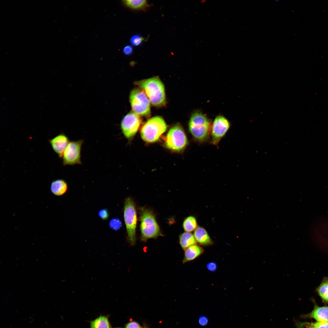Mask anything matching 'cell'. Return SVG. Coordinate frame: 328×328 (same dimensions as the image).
I'll return each instance as SVG.
<instances>
[{"label": "cell", "instance_id": "ffe728a7", "mask_svg": "<svg viewBox=\"0 0 328 328\" xmlns=\"http://www.w3.org/2000/svg\"><path fill=\"white\" fill-rule=\"evenodd\" d=\"M90 328H111V327L108 317L100 316L91 322Z\"/></svg>", "mask_w": 328, "mask_h": 328}, {"label": "cell", "instance_id": "ba28073f", "mask_svg": "<svg viewBox=\"0 0 328 328\" xmlns=\"http://www.w3.org/2000/svg\"><path fill=\"white\" fill-rule=\"evenodd\" d=\"M309 234L316 241L328 244V216L319 217L311 224Z\"/></svg>", "mask_w": 328, "mask_h": 328}, {"label": "cell", "instance_id": "2e32d148", "mask_svg": "<svg viewBox=\"0 0 328 328\" xmlns=\"http://www.w3.org/2000/svg\"><path fill=\"white\" fill-rule=\"evenodd\" d=\"M121 2L125 7L136 11H145L150 7L145 0H125L122 1Z\"/></svg>", "mask_w": 328, "mask_h": 328}, {"label": "cell", "instance_id": "1f68e13d", "mask_svg": "<svg viewBox=\"0 0 328 328\" xmlns=\"http://www.w3.org/2000/svg\"></svg>", "mask_w": 328, "mask_h": 328}, {"label": "cell", "instance_id": "9a60e30c", "mask_svg": "<svg viewBox=\"0 0 328 328\" xmlns=\"http://www.w3.org/2000/svg\"><path fill=\"white\" fill-rule=\"evenodd\" d=\"M184 251V256L182 261L183 264L195 260L203 253L204 250L201 246L196 244L188 247Z\"/></svg>", "mask_w": 328, "mask_h": 328}, {"label": "cell", "instance_id": "30bf717a", "mask_svg": "<svg viewBox=\"0 0 328 328\" xmlns=\"http://www.w3.org/2000/svg\"><path fill=\"white\" fill-rule=\"evenodd\" d=\"M141 122L139 116L133 111L125 115L121 124V129L125 137L128 139L133 137L138 131Z\"/></svg>", "mask_w": 328, "mask_h": 328}, {"label": "cell", "instance_id": "277c9868", "mask_svg": "<svg viewBox=\"0 0 328 328\" xmlns=\"http://www.w3.org/2000/svg\"><path fill=\"white\" fill-rule=\"evenodd\" d=\"M166 129L167 125L163 118L155 116L149 119L142 127L141 136L146 142H154L159 140Z\"/></svg>", "mask_w": 328, "mask_h": 328}, {"label": "cell", "instance_id": "f1b7e54d", "mask_svg": "<svg viewBox=\"0 0 328 328\" xmlns=\"http://www.w3.org/2000/svg\"><path fill=\"white\" fill-rule=\"evenodd\" d=\"M125 328H142L140 324L136 321H132L128 323Z\"/></svg>", "mask_w": 328, "mask_h": 328}, {"label": "cell", "instance_id": "4fadbf2b", "mask_svg": "<svg viewBox=\"0 0 328 328\" xmlns=\"http://www.w3.org/2000/svg\"><path fill=\"white\" fill-rule=\"evenodd\" d=\"M314 308L309 313L303 315L304 318H313L317 321L328 322V306H320L316 303L313 299Z\"/></svg>", "mask_w": 328, "mask_h": 328}, {"label": "cell", "instance_id": "484cf974", "mask_svg": "<svg viewBox=\"0 0 328 328\" xmlns=\"http://www.w3.org/2000/svg\"><path fill=\"white\" fill-rule=\"evenodd\" d=\"M209 320L207 316L201 315L199 316L198 319V323L200 326H205L209 323Z\"/></svg>", "mask_w": 328, "mask_h": 328}, {"label": "cell", "instance_id": "7c38bea8", "mask_svg": "<svg viewBox=\"0 0 328 328\" xmlns=\"http://www.w3.org/2000/svg\"><path fill=\"white\" fill-rule=\"evenodd\" d=\"M49 142L53 151L59 157L61 158L70 142L66 135L63 133H60L49 140Z\"/></svg>", "mask_w": 328, "mask_h": 328}, {"label": "cell", "instance_id": "52a82bcc", "mask_svg": "<svg viewBox=\"0 0 328 328\" xmlns=\"http://www.w3.org/2000/svg\"><path fill=\"white\" fill-rule=\"evenodd\" d=\"M129 100L133 111L138 115L149 117L151 114L150 101L145 92L141 89L132 90Z\"/></svg>", "mask_w": 328, "mask_h": 328}, {"label": "cell", "instance_id": "3957f363", "mask_svg": "<svg viewBox=\"0 0 328 328\" xmlns=\"http://www.w3.org/2000/svg\"><path fill=\"white\" fill-rule=\"evenodd\" d=\"M141 240L144 242L150 239L162 236L153 212L145 207L140 208Z\"/></svg>", "mask_w": 328, "mask_h": 328}, {"label": "cell", "instance_id": "5bb4252c", "mask_svg": "<svg viewBox=\"0 0 328 328\" xmlns=\"http://www.w3.org/2000/svg\"><path fill=\"white\" fill-rule=\"evenodd\" d=\"M193 234L197 243L200 245L206 247L214 244L213 241L203 227H198L194 231Z\"/></svg>", "mask_w": 328, "mask_h": 328}, {"label": "cell", "instance_id": "d4e9b609", "mask_svg": "<svg viewBox=\"0 0 328 328\" xmlns=\"http://www.w3.org/2000/svg\"><path fill=\"white\" fill-rule=\"evenodd\" d=\"M98 215L100 218L103 220H107L109 217V213L107 209H102L99 210Z\"/></svg>", "mask_w": 328, "mask_h": 328}, {"label": "cell", "instance_id": "44dd1931", "mask_svg": "<svg viewBox=\"0 0 328 328\" xmlns=\"http://www.w3.org/2000/svg\"><path fill=\"white\" fill-rule=\"evenodd\" d=\"M198 227L197 220L193 216L186 217L183 223V227L185 232H191L194 231Z\"/></svg>", "mask_w": 328, "mask_h": 328}, {"label": "cell", "instance_id": "4316f807", "mask_svg": "<svg viewBox=\"0 0 328 328\" xmlns=\"http://www.w3.org/2000/svg\"><path fill=\"white\" fill-rule=\"evenodd\" d=\"M207 269L210 272H214L217 270V263L214 261L207 263L206 265Z\"/></svg>", "mask_w": 328, "mask_h": 328}, {"label": "cell", "instance_id": "5b68a950", "mask_svg": "<svg viewBox=\"0 0 328 328\" xmlns=\"http://www.w3.org/2000/svg\"><path fill=\"white\" fill-rule=\"evenodd\" d=\"M124 218L127 234V239L132 246L136 242V228L137 215L135 206L133 200L130 197L125 200L124 208Z\"/></svg>", "mask_w": 328, "mask_h": 328}, {"label": "cell", "instance_id": "83f0119b", "mask_svg": "<svg viewBox=\"0 0 328 328\" xmlns=\"http://www.w3.org/2000/svg\"><path fill=\"white\" fill-rule=\"evenodd\" d=\"M133 49L132 46L128 45L125 46L122 50V53L125 55L129 56L133 52Z\"/></svg>", "mask_w": 328, "mask_h": 328}, {"label": "cell", "instance_id": "6da1fadb", "mask_svg": "<svg viewBox=\"0 0 328 328\" xmlns=\"http://www.w3.org/2000/svg\"><path fill=\"white\" fill-rule=\"evenodd\" d=\"M135 84L145 92L153 106L161 107L165 104L166 98L164 85L158 77L137 81Z\"/></svg>", "mask_w": 328, "mask_h": 328}, {"label": "cell", "instance_id": "ac0fdd59", "mask_svg": "<svg viewBox=\"0 0 328 328\" xmlns=\"http://www.w3.org/2000/svg\"><path fill=\"white\" fill-rule=\"evenodd\" d=\"M180 245L183 250L197 243L193 235L191 232H185L180 234L179 236Z\"/></svg>", "mask_w": 328, "mask_h": 328}, {"label": "cell", "instance_id": "603a6c76", "mask_svg": "<svg viewBox=\"0 0 328 328\" xmlns=\"http://www.w3.org/2000/svg\"><path fill=\"white\" fill-rule=\"evenodd\" d=\"M122 224L121 220L118 218L112 219L109 223L110 227L114 231L119 230L122 226Z\"/></svg>", "mask_w": 328, "mask_h": 328}, {"label": "cell", "instance_id": "f546056e", "mask_svg": "<svg viewBox=\"0 0 328 328\" xmlns=\"http://www.w3.org/2000/svg\"><path fill=\"white\" fill-rule=\"evenodd\" d=\"M303 325L305 326L306 328H316L314 327L309 325L304 324H302V326Z\"/></svg>", "mask_w": 328, "mask_h": 328}, {"label": "cell", "instance_id": "7402d4cb", "mask_svg": "<svg viewBox=\"0 0 328 328\" xmlns=\"http://www.w3.org/2000/svg\"><path fill=\"white\" fill-rule=\"evenodd\" d=\"M145 39L139 34H135L129 39L131 44L133 46H140L143 43Z\"/></svg>", "mask_w": 328, "mask_h": 328}, {"label": "cell", "instance_id": "9c48e42d", "mask_svg": "<svg viewBox=\"0 0 328 328\" xmlns=\"http://www.w3.org/2000/svg\"><path fill=\"white\" fill-rule=\"evenodd\" d=\"M83 140L70 142L63 156V163L64 166L73 165L81 164V151Z\"/></svg>", "mask_w": 328, "mask_h": 328}, {"label": "cell", "instance_id": "cb8c5ba5", "mask_svg": "<svg viewBox=\"0 0 328 328\" xmlns=\"http://www.w3.org/2000/svg\"><path fill=\"white\" fill-rule=\"evenodd\" d=\"M313 326L316 328H328V322L316 321L314 323L306 322L302 323Z\"/></svg>", "mask_w": 328, "mask_h": 328}, {"label": "cell", "instance_id": "e0dca14e", "mask_svg": "<svg viewBox=\"0 0 328 328\" xmlns=\"http://www.w3.org/2000/svg\"><path fill=\"white\" fill-rule=\"evenodd\" d=\"M68 188L67 183L65 180L58 179L52 182L50 190L51 192L54 195L60 196L66 193Z\"/></svg>", "mask_w": 328, "mask_h": 328}, {"label": "cell", "instance_id": "7a4b0ae2", "mask_svg": "<svg viewBox=\"0 0 328 328\" xmlns=\"http://www.w3.org/2000/svg\"><path fill=\"white\" fill-rule=\"evenodd\" d=\"M211 122L200 112L194 113L188 124L189 132L195 141L200 143L207 141L211 134Z\"/></svg>", "mask_w": 328, "mask_h": 328}, {"label": "cell", "instance_id": "4dcf8cb0", "mask_svg": "<svg viewBox=\"0 0 328 328\" xmlns=\"http://www.w3.org/2000/svg\"></svg>", "mask_w": 328, "mask_h": 328}, {"label": "cell", "instance_id": "d6986e66", "mask_svg": "<svg viewBox=\"0 0 328 328\" xmlns=\"http://www.w3.org/2000/svg\"><path fill=\"white\" fill-rule=\"evenodd\" d=\"M316 291L324 303H328V277L323 278Z\"/></svg>", "mask_w": 328, "mask_h": 328}, {"label": "cell", "instance_id": "8992f818", "mask_svg": "<svg viewBox=\"0 0 328 328\" xmlns=\"http://www.w3.org/2000/svg\"><path fill=\"white\" fill-rule=\"evenodd\" d=\"M188 140L182 127L177 124L169 131L165 139V145L168 149L177 152L183 151L188 144Z\"/></svg>", "mask_w": 328, "mask_h": 328}, {"label": "cell", "instance_id": "8fae6325", "mask_svg": "<svg viewBox=\"0 0 328 328\" xmlns=\"http://www.w3.org/2000/svg\"><path fill=\"white\" fill-rule=\"evenodd\" d=\"M230 126L229 122L225 117L222 115L217 116L212 124L211 143L217 145L225 135Z\"/></svg>", "mask_w": 328, "mask_h": 328}]
</instances>
